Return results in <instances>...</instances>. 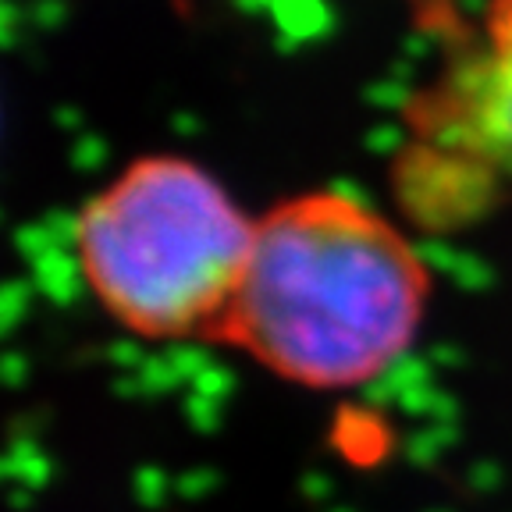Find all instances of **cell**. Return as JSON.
Returning a JSON list of instances; mask_svg holds the SVG:
<instances>
[{
  "instance_id": "1",
  "label": "cell",
  "mask_w": 512,
  "mask_h": 512,
  "mask_svg": "<svg viewBox=\"0 0 512 512\" xmlns=\"http://www.w3.org/2000/svg\"><path fill=\"white\" fill-rule=\"evenodd\" d=\"M431 274L381 210L317 189L256 217L253 253L217 342L303 388H356L420 335Z\"/></svg>"
},
{
  "instance_id": "2",
  "label": "cell",
  "mask_w": 512,
  "mask_h": 512,
  "mask_svg": "<svg viewBox=\"0 0 512 512\" xmlns=\"http://www.w3.org/2000/svg\"><path fill=\"white\" fill-rule=\"evenodd\" d=\"M253 235L256 221L207 168L143 157L86 200L75 253L89 292L121 328L217 342Z\"/></svg>"
},
{
  "instance_id": "3",
  "label": "cell",
  "mask_w": 512,
  "mask_h": 512,
  "mask_svg": "<svg viewBox=\"0 0 512 512\" xmlns=\"http://www.w3.org/2000/svg\"><path fill=\"white\" fill-rule=\"evenodd\" d=\"M427 143L512 192V0H488L445 75L413 114Z\"/></svg>"
}]
</instances>
